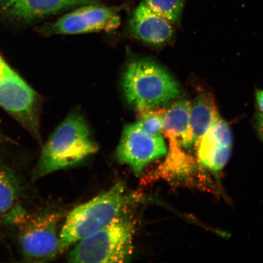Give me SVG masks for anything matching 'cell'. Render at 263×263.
Listing matches in <instances>:
<instances>
[{"label":"cell","mask_w":263,"mask_h":263,"mask_svg":"<svg viewBox=\"0 0 263 263\" xmlns=\"http://www.w3.org/2000/svg\"><path fill=\"white\" fill-rule=\"evenodd\" d=\"M256 128L258 132L259 136L263 141V114L259 113L256 117Z\"/></svg>","instance_id":"17"},{"label":"cell","mask_w":263,"mask_h":263,"mask_svg":"<svg viewBox=\"0 0 263 263\" xmlns=\"http://www.w3.org/2000/svg\"><path fill=\"white\" fill-rule=\"evenodd\" d=\"M132 37L152 45H161L173 37L171 22L158 15L141 2L135 10L129 24Z\"/></svg>","instance_id":"11"},{"label":"cell","mask_w":263,"mask_h":263,"mask_svg":"<svg viewBox=\"0 0 263 263\" xmlns=\"http://www.w3.org/2000/svg\"><path fill=\"white\" fill-rule=\"evenodd\" d=\"M219 118L213 98L206 93L200 94L191 104L190 127L193 146L199 141Z\"/></svg>","instance_id":"14"},{"label":"cell","mask_w":263,"mask_h":263,"mask_svg":"<svg viewBox=\"0 0 263 263\" xmlns=\"http://www.w3.org/2000/svg\"><path fill=\"white\" fill-rule=\"evenodd\" d=\"M165 108L161 107L141 110L138 113V122L147 133L154 136H161L164 129Z\"/></svg>","instance_id":"15"},{"label":"cell","mask_w":263,"mask_h":263,"mask_svg":"<svg viewBox=\"0 0 263 263\" xmlns=\"http://www.w3.org/2000/svg\"><path fill=\"white\" fill-rule=\"evenodd\" d=\"M130 200L124 184L119 182L78 206L68 215L59 234L60 253L109 224L122 213Z\"/></svg>","instance_id":"2"},{"label":"cell","mask_w":263,"mask_h":263,"mask_svg":"<svg viewBox=\"0 0 263 263\" xmlns=\"http://www.w3.org/2000/svg\"><path fill=\"white\" fill-rule=\"evenodd\" d=\"M233 137L229 124L219 118L203 135L196 147L200 164L211 171L221 170L232 152Z\"/></svg>","instance_id":"10"},{"label":"cell","mask_w":263,"mask_h":263,"mask_svg":"<svg viewBox=\"0 0 263 263\" xmlns=\"http://www.w3.org/2000/svg\"><path fill=\"white\" fill-rule=\"evenodd\" d=\"M123 90L128 103L137 110L162 107L178 97L179 85L161 66L139 59L125 70Z\"/></svg>","instance_id":"3"},{"label":"cell","mask_w":263,"mask_h":263,"mask_svg":"<svg viewBox=\"0 0 263 263\" xmlns=\"http://www.w3.org/2000/svg\"><path fill=\"white\" fill-rule=\"evenodd\" d=\"M98 146L83 115L74 111L59 125L43 148L33 173L38 179L81 163L96 153Z\"/></svg>","instance_id":"1"},{"label":"cell","mask_w":263,"mask_h":263,"mask_svg":"<svg viewBox=\"0 0 263 263\" xmlns=\"http://www.w3.org/2000/svg\"><path fill=\"white\" fill-rule=\"evenodd\" d=\"M2 141V137L1 134H0V142Z\"/></svg>","instance_id":"19"},{"label":"cell","mask_w":263,"mask_h":263,"mask_svg":"<svg viewBox=\"0 0 263 263\" xmlns=\"http://www.w3.org/2000/svg\"><path fill=\"white\" fill-rule=\"evenodd\" d=\"M185 0H143L147 7L171 22H178Z\"/></svg>","instance_id":"16"},{"label":"cell","mask_w":263,"mask_h":263,"mask_svg":"<svg viewBox=\"0 0 263 263\" xmlns=\"http://www.w3.org/2000/svg\"><path fill=\"white\" fill-rule=\"evenodd\" d=\"M62 215L51 210L28 211L23 206L10 219L8 223L15 227L19 248L26 261L49 262L60 254L59 224Z\"/></svg>","instance_id":"4"},{"label":"cell","mask_w":263,"mask_h":263,"mask_svg":"<svg viewBox=\"0 0 263 263\" xmlns=\"http://www.w3.org/2000/svg\"><path fill=\"white\" fill-rule=\"evenodd\" d=\"M0 107L41 142L39 95L0 54Z\"/></svg>","instance_id":"6"},{"label":"cell","mask_w":263,"mask_h":263,"mask_svg":"<svg viewBox=\"0 0 263 263\" xmlns=\"http://www.w3.org/2000/svg\"><path fill=\"white\" fill-rule=\"evenodd\" d=\"M256 102H257L259 113L263 114V90H258L256 93Z\"/></svg>","instance_id":"18"},{"label":"cell","mask_w":263,"mask_h":263,"mask_svg":"<svg viewBox=\"0 0 263 263\" xmlns=\"http://www.w3.org/2000/svg\"><path fill=\"white\" fill-rule=\"evenodd\" d=\"M24 186L15 171L0 157V221L9 223L22 208Z\"/></svg>","instance_id":"13"},{"label":"cell","mask_w":263,"mask_h":263,"mask_svg":"<svg viewBox=\"0 0 263 263\" xmlns=\"http://www.w3.org/2000/svg\"><path fill=\"white\" fill-rule=\"evenodd\" d=\"M120 24L118 8L94 3L81 6L57 21L40 26L37 31L44 36L110 32L119 27Z\"/></svg>","instance_id":"7"},{"label":"cell","mask_w":263,"mask_h":263,"mask_svg":"<svg viewBox=\"0 0 263 263\" xmlns=\"http://www.w3.org/2000/svg\"><path fill=\"white\" fill-rule=\"evenodd\" d=\"M191 104L189 101L179 100L166 109L163 134L169 141L170 149L193 146L190 127Z\"/></svg>","instance_id":"12"},{"label":"cell","mask_w":263,"mask_h":263,"mask_svg":"<svg viewBox=\"0 0 263 263\" xmlns=\"http://www.w3.org/2000/svg\"><path fill=\"white\" fill-rule=\"evenodd\" d=\"M97 3L95 0H0V21L29 24L62 10Z\"/></svg>","instance_id":"9"},{"label":"cell","mask_w":263,"mask_h":263,"mask_svg":"<svg viewBox=\"0 0 263 263\" xmlns=\"http://www.w3.org/2000/svg\"><path fill=\"white\" fill-rule=\"evenodd\" d=\"M135 223L122 213L104 228L78 241L70 262H126L133 255Z\"/></svg>","instance_id":"5"},{"label":"cell","mask_w":263,"mask_h":263,"mask_svg":"<svg viewBox=\"0 0 263 263\" xmlns=\"http://www.w3.org/2000/svg\"><path fill=\"white\" fill-rule=\"evenodd\" d=\"M166 153L167 147L162 136L147 133L136 121L124 127L117 147V157L139 176L148 164Z\"/></svg>","instance_id":"8"}]
</instances>
